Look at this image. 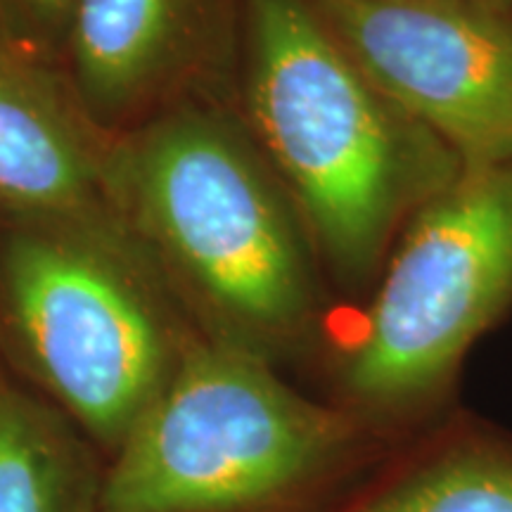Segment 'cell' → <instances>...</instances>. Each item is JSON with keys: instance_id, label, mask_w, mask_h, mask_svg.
<instances>
[{"instance_id": "obj_1", "label": "cell", "mask_w": 512, "mask_h": 512, "mask_svg": "<svg viewBox=\"0 0 512 512\" xmlns=\"http://www.w3.org/2000/svg\"><path fill=\"white\" fill-rule=\"evenodd\" d=\"M121 221L211 342L278 366L309 347L316 287L280 190L221 121L178 112L114 143Z\"/></svg>"}, {"instance_id": "obj_2", "label": "cell", "mask_w": 512, "mask_h": 512, "mask_svg": "<svg viewBox=\"0 0 512 512\" xmlns=\"http://www.w3.org/2000/svg\"><path fill=\"white\" fill-rule=\"evenodd\" d=\"M399 441L197 337L107 460L98 512H332Z\"/></svg>"}, {"instance_id": "obj_3", "label": "cell", "mask_w": 512, "mask_h": 512, "mask_svg": "<svg viewBox=\"0 0 512 512\" xmlns=\"http://www.w3.org/2000/svg\"><path fill=\"white\" fill-rule=\"evenodd\" d=\"M197 337L140 249L0 216V366L107 460Z\"/></svg>"}, {"instance_id": "obj_4", "label": "cell", "mask_w": 512, "mask_h": 512, "mask_svg": "<svg viewBox=\"0 0 512 512\" xmlns=\"http://www.w3.org/2000/svg\"><path fill=\"white\" fill-rule=\"evenodd\" d=\"M512 302V162L439 192L332 358L337 406L392 441L418 434L467 351Z\"/></svg>"}, {"instance_id": "obj_5", "label": "cell", "mask_w": 512, "mask_h": 512, "mask_svg": "<svg viewBox=\"0 0 512 512\" xmlns=\"http://www.w3.org/2000/svg\"><path fill=\"white\" fill-rule=\"evenodd\" d=\"M249 110L339 271L366 273L418 190L415 145L302 0H252Z\"/></svg>"}, {"instance_id": "obj_6", "label": "cell", "mask_w": 512, "mask_h": 512, "mask_svg": "<svg viewBox=\"0 0 512 512\" xmlns=\"http://www.w3.org/2000/svg\"><path fill=\"white\" fill-rule=\"evenodd\" d=\"M330 34L394 107L467 166L512 162V29L470 0H318Z\"/></svg>"}, {"instance_id": "obj_7", "label": "cell", "mask_w": 512, "mask_h": 512, "mask_svg": "<svg viewBox=\"0 0 512 512\" xmlns=\"http://www.w3.org/2000/svg\"><path fill=\"white\" fill-rule=\"evenodd\" d=\"M112 147L55 69L0 41V216L62 223L140 249L112 197Z\"/></svg>"}, {"instance_id": "obj_8", "label": "cell", "mask_w": 512, "mask_h": 512, "mask_svg": "<svg viewBox=\"0 0 512 512\" xmlns=\"http://www.w3.org/2000/svg\"><path fill=\"white\" fill-rule=\"evenodd\" d=\"M332 512H512V437L470 418L434 422Z\"/></svg>"}, {"instance_id": "obj_9", "label": "cell", "mask_w": 512, "mask_h": 512, "mask_svg": "<svg viewBox=\"0 0 512 512\" xmlns=\"http://www.w3.org/2000/svg\"><path fill=\"white\" fill-rule=\"evenodd\" d=\"M188 0H79L67 62L83 112L102 128L143 100L166 72Z\"/></svg>"}, {"instance_id": "obj_10", "label": "cell", "mask_w": 512, "mask_h": 512, "mask_svg": "<svg viewBox=\"0 0 512 512\" xmlns=\"http://www.w3.org/2000/svg\"><path fill=\"white\" fill-rule=\"evenodd\" d=\"M107 458L0 366V512H98Z\"/></svg>"}, {"instance_id": "obj_11", "label": "cell", "mask_w": 512, "mask_h": 512, "mask_svg": "<svg viewBox=\"0 0 512 512\" xmlns=\"http://www.w3.org/2000/svg\"><path fill=\"white\" fill-rule=\"evenodd\" d=\"M76 5L79 0H0V41L57 69L67 57Z\"/></svg>"}]
</instances>
